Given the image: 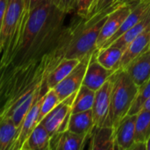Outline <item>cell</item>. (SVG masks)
<instances>
[{"mask_svg": "<svg viewBox=\"0 0 150 150\" xmlns=\"http://www.w3.org/2000/svg\"><path fill=\"white\" fill-rule=\"evenodd\" d=\"M90 135V134H89ZM88 134H78L69 130L56 133L50 137L49 150H81L84 149Z\"/></svg>", "mask_w": 150, "mask_h": 150, "instance_id": "7c38bea8", "label": "cell"}, {"mask_svg": "<svg viewBox=\"0 0 150 150\" xmlns=\"http://www.w3.org/2000/svg\"><path fill=\"white\" fill-rule=\"evenodd\" d=\"M136 115L125 116L114 127L115 149L130 150L134 143Z\"/></svg>", "mask_w": 150, "mask_h": 150, "instance_id": "8fae6325", "label": "cell"}, {"mask_svg": "<svg viewBox=\"0 0 150 150\" xmlns=\"http://www.w3.org/2000/svg\"><path fill=\"white\" fill-rule=\"evenodd\" d=\"M95 98V91L82 85L77 91L72 104L71 113H76L91 110Z\"/></svg>", "mask_w": 150, "mask_h": 150, "instance_id": "7402d4cb", "label": "cell"}, {"mask_svg": "<svg viewBox=\"0 0 150 150\" xmlns=\"http://www.w3.org/2000/svg\"><path fill=\"white\" fill-rule=\"evenodd\" d=\"M25 4L26 8L28 9L29 8V0H25Z\"/></svg>", "mask_w": 150, "mask_h": 150, "instance_id": "836d02e7", "label": "cell"}, {"mask_svg": "<svg viewBox=\"0 0 150 150\" xmlns=\"http://www.w3.org/2000/svg\"><path fill=\"white\" fill-rule=\"evenodd\" d=\"M28 10L25 0H8V5L0 29V55L7 50L12 38L20 26L23 17Z\"/></svg>", "mask_w": 150, "mask_h": 150, "instance_id": "277c9868", "label": "cell"}, {"mask_svg": "<svg viewBox=\"0 0 150 150\" xmlns=\"http://www.w3.org/2000/svg\"><path fill=\"white\" fill-rule=\"evenodd\" d=\"M113 85L109 114L105 126L115 127L128 114L134 101L139 87L124 69H118L112 75Z\"/></svg>", "mask_w": 150, "mask_h": 150, "instance_id": "7a4b0ae2", "label": "cell"}, {"mask_svg": "<svg viewBox=\"0 0 150 150\" xmlns=\"http://www.w3.org/2000/svg\"><path fill=\"white\" fill-rule=\"evenodd\" d=\"M150 25V7L143 16V18L136 23L133 27H131L128 31L124 33L121 36H120L117 40H115L109 47H116L124 50L128 47V45L138 36L140 35L148 26Z\"/></svg>", "mask_w": 150, "mask_h": 150, "instance_id": "d6986e66", "label": "cell"}, {"mask_svg": "<svg viewBox=\"0 0 150 150\" xmlns=\"http://www.w3.org/2000/svg\"><path fill=\"white\" fill-rule=\"evenodd\" d=\"M124 69L138 87L147 83L150 78L149 48L134 59Z\"/></svg>", "mask_w": 150, "mask_h": 150, "instance_id": "4fadbf2b", "label": "cell"}, {"mask_svg": "<svg viewBox=\"0 0 150 150\" xmlns=\"http://www.w3.org/2000/svg\"><path fill=\"white\" fill-rule=\"evenodd\" d=\"M52 3L58 10L66 14L75 10L76 0H52Z\"/></svg>", "mask_w": 150, "mask_h": 150, "instance_id": "4316f807", "label": "cell"}, {"mask_svg": "<svg viewBox=\"0 0 150 150\" xmlns=\"http://www.w3.org/2000/svg\"><path fill=\"white\" fill-rule=\"evenodd\" d=\"M141 0H115L111 6L112 7H118L123 4H136L140 2Z\"/></svg>", "mask_w": 150, "mask_h": 150, "instance_id": "83f0119b", "label": "cell"}, {"mask_svg": "<svg viewBox=\"0 0 150 150\" xmlns=\"http://www.w3.org/2000/svg\"><path fill=\"white\" fill-rule=\"evenodd\" d=\"M89 149L92 150L115 149L114 127L110 126L94 127L89 137Z\"/></svg>", "mask_w": 150, "mask_h": 150, "instance_id": "9a60e30c", "label": "cell"}, {"mask_svg": "<svg viewBox=\"0 0 150 150\" xmlns=\"http://www.w3.org/2000/svg\"><path fill=\"white\" fill-rule=\"evenodd\" d=\"M93 52L88 54L83 58H82L79 63L76 66V68L54 88L60 101H62L68 97H69L70 95L76 93L79 90V88L82 86L84 75H85L91 56Z\"/></svg>", "mask_w": 150, "mask_h": 150, "instance_id": "8992f818", "label": "cell"}, {"mask_svg": "<svg viewBox=\"0 0 150 150\" xmlns=\"http://www.w3.org/2000/svg\"><path fill=\"white\" fill-rule=\"evenodd\" d=\"M76 92L61 101L40 121V123H41L43 127L47 129L50 136L54 135L56 133L63 132L68 129L72 104Z\"/></svg>", "mask_w": 150, "mask_h": 150, "instance_id": "5b68a950", "label": "cell"}, {"mask_svg": "<svg viewBox=\"0 0 150 150\" xmlns=\"http://www.w3.org/2000/svg\"><path fill=\"white\" fill-rule=\"evenodd\" d=\"M94 127L95 125L93 120V115L92 111L91 109L85 112L71 113L69 120L67 130H69L78 134L89 135Z\"/></svg>", "mask_w": 150, "mask_h": 150, "instance_id": "ac0fdd59", "label": "cell"}, {"mask_svg": "<svg viewBox=\"0 0 150 150\" xmlns=\"http://www.w3.org/2000/svg\"><path fill=\"white\" fill-rule=\"evenodd\" d=\"M150 136V111L141 110L136 114L134 142H146Z\"/></svg>", "mask_w": 150, "mask_h": 150, "instance_id": "603a6c76", "label": "cell"}, {"mask_svg": "<svg viewBox=\"0 0 150 150\" xmlns=\"http://www.w3.org/2000/svg\"><path fill=\"white\" fill-rule=\"evenodd\" d=\"M98 50V48H97L91 56L82 84L92 90L93 91H97L99 88H101V86L108 80L111 75L115 71L105 69L98 62L96 58Z\"/></svg>", "mask_w": 150, "mask_h": 150, "instance_id": "9c48e42d", "label": "cell"}, {"mask_svg": "<svg viewBox=\"0 0 150 150\" xmlns=\"http://www.w3.org/2000/svg\"><path fill=\"white\" fill-rule=\"evenodd\" d=\"M50 134L41 123H38L27 140L23 144L21 150L49 149Z\"/></svg>", "mask_w": 150, "mask_h": 150, "instance_id": "ffe728a7", "label": "cell"}, {"mask_svg": "<svg viewBox=\"0 0 150 150\" xmlns=\"http://www.w3.org/2000/svg\"><path fill=\"white\" fill-rule=\"evenodd\" d=\"M45 94L40 93L37 101L33 104V105L31 107V109L28 111L27 114L25 115L18 129L17 138L12 145L11 150H21L23 144L25 143V142L27 140V138L29 137V135L31 134L34 127L39 123V115H40V106H41Z\"/></svg>", "mask_w": 150, "mask_h": 150, "instance_id": "30bf717a", "label": "cell"}, {"mask_svg": "<svg viewBox=\"0 0 150 150\" xmlns=\"http://www.w3.org/2000/svg\"><path fill=\"white\" fill-rule=\"evenodd\" d=\"M42 81L43 80L35 82L14 101L4 106L0 112V119L5 118L11 120L19 129L28 111L40 95Z\"/></svg>", "mask_w": 150, "mask_h": 150, "instance_id": "3957f363", "label": "cell"}, {"mask_svg": "<svg viewBox=\"0 0 150 150\" xmlns=\"http://www.w3.org/2000/svg\"><path fill=\"white\" fill-rule=\"evenodd\" d=\"M81 60L73 59H64L62 60L53 70H51L47 76L44 78L47 89H54L61 81H62L79 63Z\"/></svg>", "mask_w": 150, "mask_h": 150, "instance_id": "e0dca14e", "label": "cell"}, {"mask_svg": "<svg viewBox=\"0 0 150 150\" xmlns=\"http://www.w3.org/2000/svg\"><path fill=\"white\" fill-rule=\"evenodd\" d=\"M149 49H150V40H149Z\"/></svg>", "mask_w": 150, "mask_h": 150, "instance_id": "e575fe53", "label": "cell"}, {"mask_svg": "<svg viewBox=\"0 0 150 150\" xmlns=\"http://www.w3.org/2000/svg\"><path fill=\"white\" fill-rule=\"evenodd\" d=\"M8 5V0H0V29L2 25V22L6 11V8Z\"/></svg>", "mask_w": 150, "mask_h": 150, "instance_id": "f1b7e54d", "label": "cell"}, {"mask_svg": "<svg viewBox=\"0 0 150 150\" xmlns=\"http://www.w3.org/2000/svg\"><path fill=\"white\" fill-rule=\"evenodd\" d=\"M123 54V50L116 47H107L99 48L97 52L96 58L98 62L105 69L117 70L119 63Z\"/></svg>", "mask_w": 150, "mask_h": 150, "instance_id": "44dd1931", "label": "cell"}, {"mask_svg": "<svg viewBox=\"0 0 150 150\" xmlns=\"http://www.w3.org/2000/svg\"><path fill=\"white\" fill-rule=\"evenodd\" d=\"M95 0H76L75 11L80 18H87Z\"/></svg>", "mask_w": 150, "mask_h": 150, "instance_id": "484cf974", "label": "cell"}, {"mask_svg": "<svg viewBox=\"0 0 150 150\" xmlns=\"http://www.w3.org/2000/svg\"><path fill=\"white\" fill-rule=\"evenodd\" d=\"M134 5L135 4H123L118 6L108 14L98 38L97 47L98 49L117 33Z\"/></svg>", "mask_w": 150, "mask_h": 150, "instance_id": "ba28073f", "label": "cell"}, {"mask_svg": "<svg viewBox=\"0 0 150 150\" xmlns=\"http://www.w3.org/2000/svg\"><path fill=\"white\" fill-rule=\"evenodd\" d=\"M150 98V78L143 85L140 86L134 101L128 112L129 115H136L142 109L145 102Z\"/></svg>", "mask_w": 150, "mask_h": 150, "instance_id": "cb8c5ba5", "label": "cell"}, {"mask_svg": "<svg viewBox=\"0 0 150 150\" xmlns=\"http://www.w3.org/2000/svg\"><path fill=\"white\" fill-rule=\"evenodd\" d=\"M150 7V0H141L138 4H136L132 11H130V13L128 14V16L126 18V19L124 20V22L122 23L120 28L117 31V33L112 37L110 38L103 46L101 48L103 47H109L115 40H117L120 36H121L124 33H126L127 31H128L131 27H133L136 23H138L142 18L143 16L146 14V12L148 11V10Z\"/></svg>", "mask_w": 150, "mask_h": 150, "instance_id": "2e32d148", "label": "cell"}, {"mask_svg": "<svg viewBox=\"0 0 150 150\" xmlns=\"http://www.w3.org/2000/svg\"><path fill=\"white\" fill-rule=\"evenodd\" d=\"M112 75L108 80L101 86V88L95 91V98L91 108L95 127L105 126L109 114L113 85V79Z\"/></svg>", "mask_w": 150, "mask_h": 150, "instance_id": "52a82bcc", "label": "cell"}, {"mask_svg": "<svg viewBox=\"0 0 150 150\" xmlns=\"http://www.w3.org/2000/svg\"><path fill=\"white\" fill-rule=\"evenodd\" d=\"M150 40V25L138 35L124 50L119 63V69H125L134 59L148 50Z\"/></svg>", "mask_w": 150, "mask_h": 150, "instance_id": "5bb4252c", "label": "cell"}, {"mask_svg": "<svg viewBox=\"0 0 150 150\" xmlns=\"http://www.w3.org/2000/svg\"><path fill=\"white\" fill-rule=\"evenodd\" d=\"M116 8L110 6L88 18L79 17L77 21L63 28L54 47L44 55L45 77L62 60L73 58L81 60L97 49L100 30L108 14Z\"/></svg>", "mask_w": 150, "mask_h": 150, "instance_id": "6da1fadb", "label": "cell"}, {"mask_svg": "<svg viewBox=\"0 0 150 150\" xmlns=\"http://www.w3.org/2000/svg\"><path fill=\"white\" fill-rule=\"evenodd\" d=\"M146 144H147V150H150V136H149V138L147 140Z\"/></svg>", "mask_w": 150, "mask_h": 150, "instance_id": "d6a6232c", "label": "cell"}, {"mask_svg": "<svg viewBox=\"0 0 150 150\" xmlns=\"http://www.w3.org/2000/svg\"><path fill=\"white\" fill-rule=\"evenodd\" d=\"M130 150H147V144L142 142H134Z\"/></svg>", "mask_w": 150, "mask_h": 150, "instance_id": "4dcf8cb0", "label": "cell"}, {"mask_svg": "<svg viewBox=\"0 0 150 150\" xmlns=\"http://www.w3.org/2000/svg\"><path fill=\"white\" fill-rule=\"evenodd\" d=\"M61 101H60L54 89H49L47 91V93L44 95V98H43V101H42V104L40 106V115H39V123Z\"/></svg>", "mask_w": 150, "mask_h": 150, "instance_id": "d4e9b609", "label": "cell"}, {"mask_svg": "<svg viewBox=\"0 0 150 150\" xmlns=\"http://www.w3.org/2000/svg\"><path fill=\"white\" fill-rule=\"evenodd\" d=\"M142 110H146V111H150V98L145 102V104L142 106Z\"/></svg>", "mask_w": 150, "mask_h": 150, "instance_id": "1f68e13d", "label": "cell"}, {"mask_svg": "<svg viewBox=\"0 0 150 150\" xmlns=\"http://www.w3.org/2000/svg\"><path fill=\"white\" fill-rule=\"evenodd\" d=\"M47 2H52V0H29V8L28 11H31L34 8H36L37 6L46 4Z\"/></svg>", "mask_w": 150, "mask_h": 150, "instance_id": "f546056e", "label": "cell"}]
</instances>
